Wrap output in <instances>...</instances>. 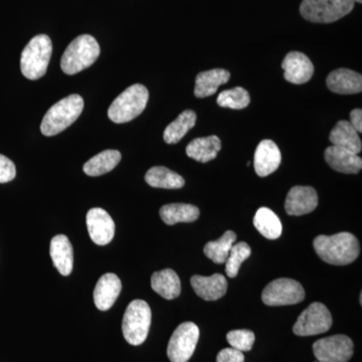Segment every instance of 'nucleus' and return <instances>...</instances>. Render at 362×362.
<instances>
[{"label": "nucleus", "instance_id": "f257e3e1", "mask_svg": "<svg viewBox=\"0 0 362 362\" xmlns=\"http://www.w3.org/2000/svg\"><path fill=\"white\" fill-rule=\"evenodd\" d=\"M313 246L321 259L333 266L349 265L358 258L361 252L358 240L350 233L318 235Z\"/></svg>", "mask_w": 362, "mask_h": 362}, {"label": "nucleus", "instance_id": "f03ea898", "mask_svg": "<svg viewBox=\"0 0 362 362\" xmlns=\"http://www.w3.org/2000/svg\"><path fill=\"white\" fill-rule=\"evenodd\" d=\"M84 109V100L73 94L54 105L42 119L40 131L45 136H54L63 132L75 122Z\"/></svg>", "mask_w": 362, "mask_h": 362}, {"label": "nucleus", "instance_id": "7ed1b4c3", "mask_svg": "<svg viewBox=\"0 0 362 362\" xmlns=\"http://www.w3.org/2000/svg\"><path fill=\"white\" fill-rule=\"evenodd\" d=\"M100 45L90 35H83L73 40L61 59V68L66 75H75L92 66L99 58Z\"/></svg>", "mask_w": 362, "mask_h": 362}, {"label": "nucleus", "instance_id": "20e7f679", "mask_svg": "<svg viewBox=\"0 0 362 362\" xmlns=\"http://www.w3.org/2000/svg\"><path fill=\"white\" fill-rule=\"evenodd\" d=\"M52 52V40L47 35L33 37L21 52V73L28 80H39L47 73Z\"/></svg>", "mask_w": 362, "mask_h": 362}, {"label": "nucleus", "instance_id": "39448f33", "mask_svg": "<svg viewBox=\"0 0 362 362\" xmlns=\"http://www.w3.org/2000/svg\"><path fill=\"white\" fill-rule=\"evenodd\" d=\"M148 100L147 88L140 84L130 86L111 104L108 110L109 119L117 124L130 122L144 111Z\"/></svg>", "mask_w": 362, "mask_h": 362}, {"label": "nucleus", "instance_id": "423d86ee", "mask_svg": "<svg viewBox=\"0 0 362 362\" xmlns=\"http://www.w3.org/2000/svg\"><path fill=\"white\" fill-rule=\"evenodd\" d=\"M151 325V309L147 302L134 300L128 305L124 314L122 332L131 345H141L148 337Z\"/></svg>", "mask_w": 362, "mask_h": 362}, {"label": "nucleus", "instance_id": "0eeeda50", "mask_svg": "<svg viewBox=\"0 0 362 362\" xmlns=\"http://www.w3.org/2000/svg\"><path fill=\"white\" fill-rule=\"evenodd\" d=\"M354 0H303L300 13L315 23H331L344 18L354 9Z\"/></svg>", "mask_w": 362, "mask_h": 362}, {"label": "nucleus", "instance_id": "6e6552de", "mask_svg": "<svg viewBox=\"0 0 362 362\" xmlns=\"http://www.w3.org/2000/svg\"><path fill=\"white\" fill-rule=\"evenodd\" d=\"M332 316L322 303L311 304L298 317L293 332L298 337H313L327 332L332 326Z\"/></svg>", "mask_w": 362, "mask_h": 362}, {"label": "nucleus", "instance_id": "1a4fd4ad", "mask_svg": "<svg viewBox=\"0 0 362 362\" xmlns=\"http://www.w3.org/2000/svg\"><path fill=\"white\" fill-rule=\"evenodd\" d=\"M199 328L194 322L180 324L169 340L168 356L171 362H187L194 354Z\"/></svg>", "mask_w": 362, "mask_h": 362}, {"label": "nucleus", "instance_id": "9d476101", "mask_svg": "<svg viewBox=\"0 0 362 362\" xmlns=\"http://www.w3.org/2000/svg\"><path fill=\"white\" fill-rule=\"evenodd\" d=\"M302 285L293 279L282 278L272 281L262 293V300L268 306H286L303 301Z\"/></svg>", "mask_w": 362, "mask_h": 362}, {"label": "nucleus", "instance_id": "9b49d317", "mask_svg": "<svg viewBox=\"0 0 362 362\" xmlns=\"http://www.w3.org/2000/svg\"><path fill=\"white\" fill-rule=\"evenodd\" d=\"M354 345L346 335L317 340L313 344V352L319 362H347L354 356Z\"/></svg>", "mask_w": 362, "mask_h": 362}, {"label": "nucleus", "instance_id": "f8f14e48", "mask_svg": "<svg viewBox=\"0 0 362 362\" xmlns=\"http://www.w3.org/2000/svg\"><path fill=\"white\" fill-rule=\"evenodd\" d=\"M90 240L99 246H105L113 240L115 235V223L110 214L103 209H90L86 218Z\"/></svg>", "mask_w": 362, "mask_h": 362}, {"label": "nucleus", "instance_id": "ddd939ff", "mask_svg": "<svg viewBox=\"0 0 362 362\" xmlns=\"http://www.w3.org/2000/svg\"><path fill=\"white\" fill-rule=\"evenodd\" d=\"M282 69L285 80L296 85L309 82L314 74V66L310 59L300 52H289L283 61Z\"/></svg>", "mask_w": 362, "mask_h": 362}, {"label": "nucleus", "instance_id": "4468645a", "mask_svg": "<svg viewBox=\"0 0 362 362\" xmlns=\"http://www.w3.org/2000/svg\"><path fill=\"white\" fill-rule=\"evenodd\" d=\"M318 206V194L311 187H294L286 197L285 209L289 216L310 214Z\"/></svg>", "mask_w": 362, "mask_h": 362}, {"label": "nucleus", "instance_id": "2eb2a0df", "mask_svg": "<svg viewBox=\"0 0 362 362\" xmlns=\"http://www.w3.org/2000/svg\"><path fill=\"white\" fill-rule=\"evenodd\" d=\"M282 156L275 142L266 139L259 142L255 152L254 168L261 177L272 175L280 166Z\"/></svg>", "mask_w": 362, "mask_h": 362}, {"label": "nucleus", "instance_id": "dca6fc26", "mask_svg": "<svg viewBox=\"0 0 362 362\" xmlns=\"http://www.w3.org/2000/svg\"><path fill=\"white\" fill-rule=\"evenodd\" d=\"M122 290V283L118 276L107 273L98 281L94 290V302L99 310L107 311L115 304Z\"/></svg>", "mask_w": 362, "mask_h": 362}, {"label": "nucleus", "instance_id": "f3484780", "mask_svg": "<svg viewBox=\"0 0 362 362\" xmlns=\"http://www.w3.org/2000/svg\"><path fill=\"white\" fill-rule=\"evenodd\" d=\"M325 160L331 168L345 175H357L362 168V159L358 154L337 146H329L325 150Z\"/></svg>", "mask_w": 362, "mask_h": 362}, {"label": "nucleus", "instance_id": "a211bd4d", "mask_svg": "<svg viewBox=\"0 0 362 362\" xmlns=\"http://www.w3.org/2000/svg\"><path fill=\"white\" fill-rule=\"evenodd\" d=\"M326 84L330 90L337 94H358L362 90V77L361 74L349 69H338L331 71Z\"/></svg>", "mask_w": 362, "mask_h": 362}, {"label": "nucleus", "instance_id": "6ab92c4d", "mask_svg": "<svg viewBox=\"0 0 362 362\" xmlns=\"http://www.w3.org/2000/svg\"><path fill=\"white\" fill-rule=\"evenodd\" d=\"M194 292L206 301H216L225 296L228 282L221 274H214L211 277L195 275L190 280Z\"/></svg>", "mask_w": 362, "mask_h": 362}, {"label": "nucleus", "instance_id": "aec40b11", "mask_svg": "<svg viewBox=\"0 0 362 362\" xmlns=\"http://www.w3.org/2000/svg\"><path fill=\"white\" fill-rule=\"evenodd\" d=\"M49 255L54 266L63 276H69L73 271L74 251L69 238L58 235L52 238L49 246Z\"/></svg>", "mask_w": 362, "mask_h": 362}, {"label": "nucleus", "instance_id": "412c9836", "mask_svg": "<svg viewBox=\"0 0 362 362\" xmlns=\"http://www.w3.org/2000/svg\"><path fill=\"white\" fill-rule=\"evenodd\" d=\"M230 78V71L223 70V69H214V70L202 71L195 78V97L213 96L221 85H225L228 82Z\"/></svg>", "mask_w": 362, "mask_h": 362}, {"label": "nucleus", "instance_id": "4be33fe9", "mask_svg": "<svg viewBox=\"0 0 362 362\" xmlns=\"http://www.w3.org/2000/svg\"><path fill=\"white\" fill-rule=\"evenodd\" d=\"M329 140L333 146L349 150L352 153L358 154L361 152V137L349 121H339L331 131Z\"/></svg>", "mask_w": 362, "mask_h": 362}, {"label": "nucleus", "instance_id": "5701e85b", "mask_svg": "<svg viewBox=\"0 0 362 362\" xmlns=\"http://www.w3.org/2000/svg\"><path fill=\"white\" fill-rule=\"evenodd\" d=\"M221 149L220 138L216 135L197 138L192 140L187 147V154L195 161L206 163L214 160Z\"/></svg>", "mask_w": 362, "mask_h": 362}, {"label": "nucleus", "instance_id": "b1692460", "mask_svg": "<svg viewBox=\"0 0 362 362\" xmlns=\"http://www.w3.org/2000/svg\"><path fill=\"white\" fill-rule=\"evenodd\" d=\"M151 287L164 299L173 300L180 295V279L171 269L156 272L151 277Z\"/></svg>", "mask_w": 362, "mask_h": 362}, {"label": "nucleus", "instance_id": "393cba45", "mask_svg": "<svg viewBox=\"0 0 362 362\" xmlns=\"http://www.w3.org/2000/svg\"><path fill=\"white\" fill-rule=\"evenodd\" d=\"M161 220L168 226L178 223H192L199 218V207L187 204H170L160 209Z\"/></svg>", "mask_w": 362, "mask_h": 362}, {"label": "nucleus", "instance_id": "a878e982", "mask_svg": "<svg viewBox=\"0 0 362 362\" xmlns=\"http://www.w3.org/2000/svg\"><path fill=\"white\" fill-rule=\"evenodd\" d=\"M252 223L258 232L267 239L277 240L282 235L283 226L280 218L268 207H259Z\"/></svg>", "mask_w": 362, "mask_h": 362}, {"label": "nucleus", "instance_id": "bb28decb", "mask_svg": "<svg viewBox=\"0 0 362 362\" xmlns=\"http://www.w3.org/2000/svg\"><path fill=\"white\" fill-rule=\"evenodd\" d=\"M145 180L150 187L165 189H178L185 185L182 176L164 166L150 168L145 175Z\"/></svg>", "mask_w": 362, "mask_h": 362}, {"label": "nucleus", "instance_id": "cd10ccee", "mask_svg": "<svg viewBox=\"0 0 362 362\" xmlns=\"http://www.w3.org/2000/svg\"><path fill=\"white\" fill-rule=\"evenodd\" d=\"M121 157L118 150H105L86 162L83 169L86 175L89 176L106 175L118 165Z\"/></svg>", "mask_w": 362, "mask_h": 362}, {"label": "nucleus", "instance_id": "c85d7f7f", "mask_svg": "<svg viewBox=\"0 0 362 362\" xmlns=\"http://www.w3.org/2000/svg\"><path fill=\"white\" fill-rule=\"evenodd\" d=\"M197 114L194 111L182 112L173 122L169 124L164 131L163 139L168 144H176L187 135L188 131L194 127Z\"/></svg>", "mask_w": 362, "mask_h": 362}, {"label": "nucleus", "instance_id": "c756f323", "mask_svg": "<svg viewBox=\"0 0 362 362\" xmlns=\"http://www.w3.org/2000/svg\"><path fill=\"white\" fill-rule=\"evenodd\" d=\"M237 240V235L233 230L223 233L221 239L207 243L204 247V255L214 264H225L230 249Z\"/></svg>", "mask_w": 362, "mask_h": 362}, {"label": "nucleus", "instance_id": "7c9ffc66", "mask_svg": "<svg viewBox=\"0 0 362 362\" xmlns=\"http://www.w3.org/2000/svg\"><path fill=\"white\" fill-rule=\"evenodd\" d=\"M218 104L223 108L233 109V110H242L247 108L251 102L249 92L242 87H235L232 90H226L218 95Z\"/></svg>", "mask_w": 362, "mask_h": 362}, {"label": "nucleus", "instance_id": "2f4dec72", "mask_svg": "<svg viewBox=\"0 0 362 362\" xmlns=\"http://www.w3.org/2000/svg\"><path fill=\"white\" fill-rule=\"evenodd\" d=\"M251 247L245 242L233 245L226 261V273L230 278L237 277L240 265L251 256Z\"/></svg>", "mask_w": 362, "mask_h": 362}, {"label": "nucleus", "instance_id": "473e14b6", "mask_svg": "<svg viewBox=\"0 0 362 362\" xmlns=\"http://www.w3.org/2000/svg\"><path fill=\"white\" fill-rule=\"evenodd\" d=\"M254 332L247 329H240L230 331L226 335V340L230 343L233 349L240 350L242 352L250 351L254 345Z\"/></svg>", "mask_w": 362, "mask_h": 362}, {"label": "nucleus", "instance_id": "72a5a7b5", "mask_svg": "<svg viewBox=\"0 0 362 362\" xmlns=\"http://www.w3.org/2000/svg\"><path fill=\"white\" fill-rule=\"evenodd\" d=\"M16 175V165L11 159L0 154V183L13 180Z\"/></svg>", "mask_w": 362, "mask_h": 362}, {"label": "nucleus", "instance_id": "f704fd0d", "mask_svg": "<svg viewBox=\"0 0 362 362\" xmlns=\"http://www.w3.org/2000/svg\"><path fill=\"white\" fill-rule=\"evenodd\" d=\"M216 362H245V356L240 350L230 347L218 352Z\"/></svg>", "mask_w": 362, "mask_h": 362}, {"label": "nucleus", "instance_id": "c9c22d12", "mask_svg": "<svg viewBox=\"0 0 362 362\" xmlns=\"http://www.w3.org/2000/svg\"><path fill=\"white\" fill-rule=\"evenodd\" d=\"M350 124L358 133L362 132V111L361 109H354L350 112Z\"/></svg>", "mask_w": 362, "mask_h": 362}, {"label": "nucleus", "instance_id": "e433bc0d", "mask_svg": "<svg viewBox=\"0 0 362 362\" xmlns=\"http://www.w3.org/2000/svg\"><path fill=\"white\" fill-rule=\"evenodd\" d=\"M354 2H359V4H361L362 0H354Z\"/></svg>", "mask_w": 362, "mask_h": 362}, {"label": "nucleus", "instance_id": "4c0bfd02", "mask_svg": "<svg viewBox=\"0 0 362 362\" xmlns=\"http://www.w3.org/2000/svg\"><path fill=\"white\" fill-rule=\"evenodd\" d=\"M315 362H318V361H315Z\"/></svg>", "mask_w": 362, "mask_h": 362}]
</instances>
